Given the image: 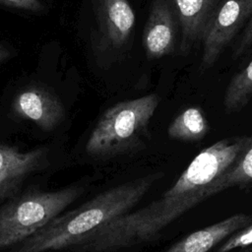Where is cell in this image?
Returning <instances> with one entry per match:
<instances>
[{
    "instance_id": "1",
    "label": "cell",
    "mask_w": 252,
    "mask_h": 252,
    "mask_svg": "<svg viewBox=\"0 0 252 252\" xmlns=\"http://www.w3.org/2000/svg\"><path fill=\"white\" fill-rule=\"evenodd\" d=\"M251 141V137L227 138L204 149L159 199L101 225L76 244L75 250L108 252L153 240L185 212L223 190L220 177L236 163Z\"/></svg>"
},
{
    "instance_id": "9",
    "label": "cell",
    "mask_w": 252,
    "mask_h": 252,
    "mask_svg": "<svg viewBox=\"0 0 252 252\" xmlns=\"http://www.w3.org/2000/svg\"><path fill=\"white\" fill-rule=\"evenodd\" d=\"M181 28L180 50L187 54L201 41L207 25L216 11L217 0H173Z\"/></svg>"
},
{
    "instance_id": "7",
    "label": "cell",
    "mask_w": 252,
    "mask_h": 252,
    "mask_svg": "<svg viewBox=\"0 0 252 252\" xmlns=\"http://www.w3.org/2000/svg\"><path fill=\"white\" fill-rule=\"evenodd\" d=\"M12 107L17 116L30 120L44 131L56 128L65 117L60 99L38 86L22 90L14 98Z\"/></svg>"
},
{
    "instance_id": "16",
    "label": "cell",
    "mask_w": 252,
    "mask_h": 252,
    "mask_svg": "<svg viewBox=\"0 0 252 252\" xmlns=\"http://www.w3.org/2000/svg\"><path fill=\"white\" fill-rule=\"evenodd\" d=\"M252 45V13L242 31L239 40L237 41L233 53L234 58L242 56Z\"/></svg>"
},
{
    "instance_id": "15",
    "label": "cell",
    "mask_w": 252,
    "mask_h": 252,
    "mask_svg": "<svg viewBox=\"0 0 252 252\" xmlns=\"http://www.w3.org/2000/svg\"><path fill=\"white\" fill-rule=\"evenodd\" d=\"M216 252H229L236 248H243L252 244V222L238 229L227 238Z\"/></svg>"
},
{
    "instance_id": "12",
    "label": "cell",
    "mask_w": 252,
    "mask_h": 252,
    "mask_svg": "<svg viewBox=\"0 0 252 252\" xmlns=\"http://www.w3.org/2000/svg\"><path fill=\"white\" fill-rule=\"evenodd\" d=\"M252 98V59L237 74H235L224 94L223 105L229 112L244 107Z\"/></svg>"
},
{
    "instance_id": "18",
    "label": "cell",
    "mask_w": 252,
    "mask_h": 252,
    "mask_svg": "<svg viewBox=\"0 0 252 252\" xmlns=\"http://www.w3.org/2000/svg\"><path fill=\"white\" fill-rule=\"evenodd\" d=\"M28 172L29 171L25 169H13L0 173V196L3 195L7 189L14 186L15 183H18V181Z\"/></svg>"
},
{
    "instance_id": "3",
    "label": "cell",
    "mask_w": 252,
    "mask_h": 252,
    "mask_svg": "<svg viewBox=\"0 0 252 252\" xmlns=\"http://www.w3.org/2000/svg\"><path fill=\"white\" fill-rule=\"evenodd\" d=\"M158 102V96L150 94L118 102L106 109L87 141V154L114 157L137 148L146 137Z\"/></svg>"
},
{
    "instance_id": "5",
    "label": "cell",
    "mask_w": 252,
    "mask_h": 252,
    "mask_svg": "<svg viewBox=\"0 0 252 252\" xmlns=\"http://www.w3.org/2000/svg\"><path fill=\"white\" fill-rule=\"evenodd\" d=\"M252 13V0H224L210 19L203 37L201 65L212 67Z\"/></svg>"
},
{
    "instance_id": "10",
    "label": "cell",
    "mask_w": 252,
    "mask_h": 252,
    "mask_svg": "<svg viewBox=\"0 0 252 252\" xmlns=\"http://www.w3.org/2000/svg\"><path fill=\"white\" fill-rule=\"evenodd\" d=\"M252 222V216L235 214L176 242L164 252H208L238 229Z\"/></svg>"
},
{
    "instance_id": "2",
    "label": "cell",
    "mask_w": 252,
    "mask_h": 252,
    "mask_svg": "<svg viewBox=\"0 0 252 252\" xmlns=\"http://www.w3.org/2000/svg\"><path fill=\"white\" fill-rule=\"evenodd\" d=\"M160 174H151L112 187L63 216L55 217L15 252H46L75 246L101 225L130 212Z\"/></svg>"
},
{
    "instance_id": "19",
    "label": "cell",
    "mask_w": 252,
    "mask_h": 252,
    "mask_svg": "<svg viewBox=\"0 0 252 252\" xmlns=\"http://www.w3.org/2000/svg\"><path fill=\"white\" fill-rule=\"evenodd\" d=\"M11 57V50L4 44L0 43V65Z\"/></svg>"
},
{
    "instance_id": "13",
    "label": "cell",
    "mask_w": 252,
    "mask_h": 252,
    "mask_svg": "<svg viewBox=\"0 0 252 252\" xmlns=\"http://www.w3.org/2000/svg\"><path fill=\"white\" fill-rule=\"evenodd\" d=\"M43 155V149L23 153L14 147L0 146V173L13 169H25L30 172L39 163Z\"/></svg>"
},
{
    "instance_id": "14",
    "label": "cell",
    "mask_w": 252,
    "mask_h": 252,
    "mask_svg": "<svg viewBox=\"0 0 252 252\" xmlns=\"http://www.w3.org/2000/svg\"><path fill=\"white\" fill-rule=\"evenodd\" d=\"M252 138V137H251ZM252 181V141L236 163L220 177L223 189L243 185Z\"/></svg>"
},
{
    "instance_id": "11",
    "label": "cell",
    "mask_w": 252,
    "mask_h": 252,
    "mask_svg": "<svg viewBox=\"0 0 252 252\" xmlns=\"http://www.w3.org/2000/svg\"><path fill=\"white\" fill-rule=\"evenodd\" d=\"M209 132V123L198 107H188L176 116L167 128L170 139L196 142L204 139Z\"/></svg>"
},
{
    "instance_id": "6",
    "label": "cell",
    "mask_w": 252,
    "mask_h": 252,
    "mask_svg": "<svg viewBox=\"0 0 252 252\" xmlns=\"http://www.w3.org/2000/svg\"><path fill=\"white\" fill-rule=\"evenodd\" d=\"M178 25V19L167 0L153 1L142 36V44L149 59H158L173 52Z\"/></svg>"
},
{
    "instance_id": "4",
    "label": "cell",
    "mask_w": 252,
    "mask_h": 252,
    "mask_svg": "<svg viewBox=\"0 0 252 252\" xmlns=\"http://www.w3.org/2000/svg\"><path fill=\"white\" fill-rule=\"evenodd\" d=\"M82 193V187L74 186L31 193L6 205L0 210V251L32 236Z\"/></svg>"
},
{
    "instance_id": "17",
    "label": "cell",
    "mask_w": 252,
    "mask_h": 252,
    "mask_svg": "<svg viewBox=\"0 0 252 252\" xmlns=\"http://www.w3.org/2000/svg\"><path fill=\"white\" fill-rule=\"evenodd\" d=\"M0 4L29 12L39 13L44 10L41 0H0Z\"/></svg>"
},
{
    "instance_id": "20",
    "label": "cell",
    "mask_w": 252,
    "mask_h": 252,
    "mask_svg": "<svg viewBox=\"0 0 252 252\" xmlns=\"http://www.w3.org/2000/svg\"><path fill=\"white\" fill-rule=\"evenodd\" d=\"M251 137H252V136H251Z\"/></svg>"
},
{
    "instance_id": "8",
    "label": "cell",
    "mask_w": 252,
    "mask_h": 252,
    "mask_svg": "<svg viewBox=\"0 0 252 252\" xmlns=\"http://www.w3.org/2000/svg\"><path fill=\"white\" fill-rule=\"evenodd\" d=\"M96 14L103 44L111 49L124 47L136 23L130 0H96Z\"/></svg>"
}]
</instances>
